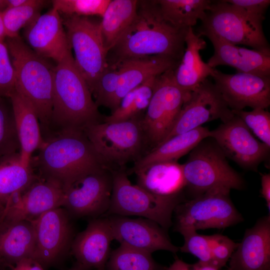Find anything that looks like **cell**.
<instances>
[{"label": "cell", "mask_w": 270, "mask_h": 270, "mask_svg": "<svg viewBox=\"0 0 270 270\" xmlns=\"http://www.w3.org/2000/svg\"><path fill=\"white\" fill-rule=\"evenodd\" d=\"M162 17L175 27L188 28L204 18L212 0H156Z\"/></svg>", "instance_id": "obj_31"}, {"label": "cell", "mask_w": 270, "mask_h": 270, "mask_svg": "<svg viewBox=\"0 0 270 270\" xmlns=\"http://www.w3.org/2000/svg\"><path fill=\"white\" fill-rule=\"evenodd\" d=\"M197 270H219L212 266L202 265L198 262L195 264Z\"/></svg>", "instance_id": "obj_48"}, {"label": "cell", "mask_w": 270, "mask_h": 270, "mask_svg": "<svg viewBox=\"0 0 270 270\" xmlns=\"http://www.w3.org/2000/svg\"><path fill=\"white\" fill-rule=\"evenodd\" d=\"M2 12H0V40H4L6 38V35L3 24Z\"/></svg>", "instance_id": "obj_47"}, {"label": "cell", "mask_w": 270, "mask_h": 270, "mask_svg": "<svg viewBox=\"0 0 270 270\" xmlns=\"http://www.w3.org/2000/svg\"><path fill=\"white\" fill-rule=\"evenodd\" d=\"M157 76L148 79L128 92L112 114L104 116L103 122H120L142 118L152 97Z\"/></svg>", "instance_id": "obj_32"}, {"label": "cell", "mask_w": 270, "mask_h": 270, "mask_svg": "<svg viewBox=\"0 0 270 270\" xmlns=\"http://www.w3.org/2000/svg\"><path fill=\"white\" fill-rule=\"evenodd\" d=\"M270 270V216L246 230L229 260L228 270Z\"/></svg>", "instance_id": "obj_21"}, {"label": "cell", "mask_w": 270, "mask_h": 270, "mask_svg": "<svg viewBox=\"0 0 270 270\" xmlns=\"http://www.w3.org/2000/svg\"><path fill=\"white\" fill-rule=\"evenodd\" d=\"M230 190L215 187L188 200L182 201L175 208L174 230L184 231L222 229L244 220L233 204Z\"/></svg>", "instance_id": "obj_7"}, {"label": "cell", "mask_w": 270, "mask_h": 270, "mask_svg": "<svg viewBox=\"0 0 270 270\" xmlns=\"http://www.w3.org/2000/svg\"><path fill=\"white\" fill-rule=\"evenodd\" d=\"M188 28L185 38L186 48L182 59L174 70V81L186 93L190 94L208 76L214 69L202 59L200 51L206 46L205 40Z\"/></svg>", "instance_id": "obj_24"}, {"label": "cell", "mask_w": 270, "mask_h": 270, "mask_svg": "<svg viewBox=\"0 0 270 270\" xmlns=\"http://www.w3.org/2000/svg\"><path fill=\"white\" fill-rule=\"evenodd\" d=\"M64 194L60 184L39 177L25 192L12 198L0 213V222L34 220L62 206Z\"/></svg>", "instance_id": "obj_18"}, {"label": "cell", "mask_w": 270, "mask_h": 270, "mask_svg": "<svg viewBox=\"0 0 270 270\" xmlns=\"http://www.w3.org/2000/svg\"><path fill=\"white\" fill-rule=\"evenodd\" d=\"M227 2L236 6L250 16L264 20V14L268 8L269 0H225Z\"/></svg>", "instance_id": "obj_42"}, {"label": "cell", "mask_w": 270, "mask_h": 270, "mask_svg": "<svg viewBox=\"0 0 270 270\" xmlns=\"http://www.w3.org/2000/svg\"><path fill=\"white\" fill-rule=\"evenodd\" d=\"M6 8V0H0V12L4 11Z\"/></svg>", "instance_id": "obj_50"}, {"label": "cell", "mask_w": 270, "mask_h": 270, "mask_svg": "<svg viewBox=\"0 0 270 270\" xmlns=\"http://www.w3.org/2000/svg\"><path fill=\"white\" fill-rule=\"evenodd\" d=\"M6 8L24 6L38 3L40 0H6Z\"/></svg>", "instance_id": "obj_46"}, {"label": "cell", "mask_w": 270, "mask_h": 270, "mask_svg": "<svg viewBox=\"0 0 270 270\" xmlns=\"http://www.w3.org/2000/svg\"><path fill=\"white\" fill-rule=\"evenodd\" d=\"M1 262H2V260H1L0 257V264Z\"/></svg>", "instance_id": "obj_51"}, {"label": "cell", "mask_w": 270, "mask_h": 270, "mask_svg": "<svg viewBox=\"0 0 270 270\" xmlns=\"http://www.w3.org/2000/svg\"><path fill=\"white\" fill-rule=\"evenodd\" d=\"M72 218L62 206L32 220L36 234L33 258L44 268L54 264L70 251L74 238Z\"/></svg>", "instance_id": "obj_13"}, {"label": "cell", "mask_w": 270, "mask_h": 270, "mask_svg": "<svg viewBox=\"0 0 270 270\" xmlns=\"http://www.w3.org/2000/svg\"><path fill=\"white\" fill-rule=\"evenodd\" d=\"M186 186L194 196L215 187L242 190V177L228 164L226 157L211 138L202 140L190 152L182 164Z\"/></svg>", "instance_id": "obj_6"}, {"label": "cell", "mask_w": 270, "mask_h": 270, "mask_svg": "<svg viewBox=\"0 0 270 270\" xmlns=\"http://www.w3.org/2000/svg\"><path fill=\"white\" fill-rule=\"evenodd\" d=\"M210 138L216 142L226 158L248 170L256 172L259 164L269 154L270 147L257 140L234 114L216 128L210 130Z\"/></svg>", "instance_id": "obj_14"}, {"label": "cell", "mask_w": 270, "mask_h": 270, "mask_svg": "<svg viewBox=\"0 0 270 270\" xmlns=\"http://www.w3.org/2000/svg\"><path fill=\"white\" fill-rule=\"evenodd\" d=\"M184 242L179 248L182 252L189 253L197 257L198 264L211 266V246L210 235H202L196 231H184L180 233Z\"/></svg>", "instance_id": "obj_38"}, {"label": "cell", "mask_w": 270, "mask_h": 270, "mask_svg": "<svg viewBox=\"0 0 270 270\" xmlns=\"http://www.w3.org/2000/svg\"><path fill=\"white\" fill-rule=\"evenodd\" d=\"M110 0H53L52 8L64 16H103Z\"/></svg>", "instance_id": "obj_36"}, {"label": "cell", "mask_w": 270, "mask_h": 270, "mask_svg": "<svg viewBox=\"0 0 270 270\" xmlns=\"http://www.w3.org/2000/svg\"><path fill=\"white\" fill-rule=\"evenodd\" d=\"M180 62L170 58L154 56L125 60L110 65L118 69L119 80L116 90L108 108L112 112L128 92L151 78L175 70Z\"/></svg>", "instance_id": "obj_22"}, {"label": "cell", "mask_w": 270, "mask_h": 270, "mask_svg": "<svg viewBox=\"0 0 270 270\" xmlns=\"http://www.w3.org/2000/svg\"><path fill=\"white\" fill-rule=\"evenodd\" d=\"M261 195L266 201V206L270 211V174H264L261 175Z\"/></svg>", "instance_id": "obj_44"}, {"label": "cell", "mask_w": 270, "mask_h": 270, "mask_svg": "<svg viewBox=\"0 0 270 270\" xmlns=\"http://www.w3.org/2000/svg\"><path fill=\"white\" fill-rule=\"evenodd\" d=\"M214 83L232 110L267 108L270 105V76L238 72L227 74L214 69Z\"/></svg>", "instance_id": "obj_16"}, {"label": "cell", "mask_w": 270, "mask_h": 270, "mask_svg": "<svg viewBox=\"0 0 270 270\" xmlns=\"http://www.w3.org/2000/svg\"><path fill=\"white\" fill-rule=\"evenodd\" d=\"M214 48L206 64L214 68L218 66L235 68L238 72L270 76V52L248 49L232 44L211 34H205Z\"/></svg>", "instance_id": "obj_23"}, {"label": "cell", "mask_w": 270, "mask_h": 270, "mask_svg": "<svg viewBox=\"0 0 270 270\" xmlns=\"http://www.w3.org/2000/svg\"><path fill=\"white\" fill-rule=\"evenodd\" d=\"M112 189L110 206L105 215L135 216L154 222L166 230L172 224L176 206L183 200L182 194L162 196L132 184L125 168L111 169Z\"/></svg>", "instance_id": "obj_5"}, {"label": "cell", "mask_w": 270, "mask_h": 270, "mask_svg": "<svg viewBox=\"0 0 270 270\" xmlns=\"http://www.w3.org/2000/svg\"><path fill=\"white\" fill-rule=\"evenodd\" d=\"M233 114L214 82L207 78L190 92L174 126L164 142L207 122L218 119L224 122Z\"/></svg>", "instance_id": "obj_15"}, {"label": "cell", "mask_w": 270, "mask_h": 270, "mask_svg": "<svg viewBox=\"0 0 270 270\" xmlns=\"http://www.w3.org/2000/svg\"><path fill=\"white\" fill-rule=\"evenodd\" d=\"M211 246V266L218 270L226 266L238 243L220 234L210 235Z\"/></svg>", "instance_id": "obj_40"}, {"label": "cell", "mask_w": 270, "mask_h": 270, "mask_svg": "<svg viewBox=\"0 0 270 270\" xmlns=\"http://www.w3.org/2000/svg\"><path fill=\"white\" fill-rule=\"evenodd\" d=\"M20 144L10 98L0 96V158L19 152Z\"/></svg>", "instance_id": "obj_35"}, {"label": "cell", "mask_w": 270, "mask_h": 270, "mask_svg": "<svg viewBox=\"0 0 270 270\" xmlns=\"http://www.w3.org/2000/svg\"><path fill=\"white\" fill-rule=\"evenodd\" d=\"M142 118L120 122H103L88 126L84 132L110 168H124L128 162H135L140 158L146 146Z\"/></svg>", "instance_id": "obj_8"}, {"label": "cell", "mask_w": 270, "mask_h": 270, "mask_svg": "<svg viewBox=\"0 0 270 270\" xmlns=\"http://www.w3.org/2000/svg\"><path fill=\"white\" fill-rule=\"evenodd\" d=\"M6 39L14 72L15 90L34 108L45 140L52 136L54 66L36 53L20 36Z\"/></svg>", "instance_id": "obj_4"}, {"label": "cell", "mask_w": 270, "mask_h": 270, "mask_svg": "<svg viewBox=\"0 0 270 270\" xmlns=\"http://www.w3.org/2000/svg\"><path fill=\"white\" fill-rule=\"evenodd\" d=\"M188 28L175 27L166 21L156 0H138L133 21L108 54H112L108 64L154 56L180 61Z\"/></svg>", "instance_id": "obj_1"}, {"label": "cell", "mask_w": 270, "mask_h": 270, "mask_svg": "<svg viewBox=\"0 0 270 270\" xmlns=\"http://www.w3.org/2000/svg\"><path fill=\"white\" fill-rule=\"evenodd\" d=\"M38 150L37 156L31 160L32 166L38 170L40 178L57 182L64 190L88 174L110 168L80 130L56 134L45 140Z\"/></svg>", "instance_id": "obj_2"}, {"label": "cell", "mask_w": 270, "mask_h": 270, "mask_svg": "<svg viewBox=\"0 0 270 270\" xmlns=\"http://www.w3.org/2000/svg\"><path fill=\"white\" fill-rule=\"evenodd\" d=\"M174 70L156 77L152 97L141 120L146 144L151 150L169 134L190 94L182 91L176 84Z\"/></svg>", "instance_id": "obj_11"}, {"label": "cell", "mask_w": 270, "mask_h": 270, "mask_svg": "<svg viewBox=\"0 0 270 270\" xmlns=\"http://www.w3.org/2000/svg\"><path fill=\"white\" fill-rule=\"evenodd\" d=\"M112 240L108 218H93L84 230L74 236L70 252L76 263L86 270H104Z\"/></svg>", "instance_id": "obj_20"}, {"label": "cell", "mask_w": 270, "mask_h": 270, "mask_svg": "<svg viewBox=\"0 0 270 270\" xmlns=\"http://www.w3.org/2000/svg\"><path fill=\"white\" fill-rule=\"evenodd\" d=\"M210 130L200 126L188 132L176 135L150 150L134 162V166L128 172L134 171L160 162H177L190 152L204 139L210 137Z\"/></svg>", "instance_id": "obj_28"}, {"label": "cell", "mask_w": 270, "mask_h": 270, "mask_svg": "<svg viewBox=\"0 0 270 270\" xmlns=\"http://www.w3.org/2000/svg\"><path fill=\"white\" fill-rule=\"evenodd\" d=\"M136 185L146 191L162 196L182 194L186 186L182 164L160 162L137 170Z\"/></svg>", "instance_id": "obj_25"}, {"label": "cell", "mask_w": 270, "mask_h": 270, "mask_svg": "<svg viewBox=\"0 0 270 270\" xmlns=\"http://www.w3.org/2000/svg\"><path fill=\"white\" fill-rule=\"evenodd\" d=\"M12 270H44V268L33 258H26L18 262Z\"/></svg>", "instance_id": "obj_43"}, {"label": "cell", "mask_w": 270, "mask_h": 270, "mask_svg": "<svg viewBox=\"0 0 270 270\" xmlns=\"http://www.w3.org/2000/svg\"><path fill=\"white\" fill-rule=\"evenodd\" d=\"M62 21L74 62L92 92L108 67L100 32V22L86 16H64Z\"/></svg>", "instance_id": "obj_10"}, {"label": "cell", "mask_w": 270, "mask_h": 270, "mask_svg": "<svg viewBox=\"0 0 270 270\" xmlns=\"http://www.w3.org/2000/svg\"><path fill=\"white\" fill-rule=\"evenodd\" d=\"M69 270H86L84 268H83L82 266L79 264L78 263H76V264L72 266V268H70Z\"/></svg>", "instance_id": "obj_49"}, {"label": "cell", "mask_w": 270, "mask_h": 270, "mask_svg": "<svg viewBox=\"0 0 270 270\" xmlns=\"http://www.w3.org/2000/svg\"><path fill=\"white\" fill-rule=\"evenodd\" d=\"M232 110L262 142L270 147V113L268 111L262 108H254L250 112L243 110Z\"/></svg>", "instance_id": "obj_37"}, {"label": "cell", "mask_w": 270, "mask_h": 270, "mask_svg": "<svg viewBox=\"0 0 270 270\" xmlns=\"http://www.w3.org/2000/svg\"></svg>", "instance_id": "obj_52"}, {"label": "cell", "mask_w": 270, "mask_h": 270, "mask_svg": "<svg viewBox=\"0 0 270 270\" xmlns=\"http://www.w3.org/2000/svg\"><path fill=\"white\" fill-rule=\"evenodd\" d=\"M36 234L32 221L0 222V257L16 264L26 258H33Z\"/></svg>", "instance_id": "obj_27"}, {"label": "cell", "mask_w": 270, "mask_h": 270, "mask_svg": "<svg viewBox=\"0 0 270 270\" xmlns=\"http://www.w3.org/2000/svg\"><path fill=\"white\" fill-rule=\"evenodd\" d=\"M15 90L14 69L5 40H0V96L9 97Z\"/></svg>", "instance_id": "obj_41"}, {"label": "cell", "mask_w": 270, "mask_h": 270, "mask_svg": "<svg viewBox=\"0 0 270 270\" xmlns=\"http://www.w3.org/2000/svg\"><path fill=\"white\" fill-rule=\"evenodd\" d=\"M138 1L110 0L100 21L102 39L108 54L133 21Z\"/></svg>", "instance_id": "obj_30"}, {"label": "cell", "mask_w": 270, "mask_h": 270, "mask_svg": "<svg viewBox=\"0 0 270 270\" xmlns=\"http://www.w3.org/2000/svg\"><path fill=\"white\" fill-rule=\"evenodd\" d=\"M50 3L51 0H40L34 4L6 8L2 16L6 38L18 36L20 30L36 21L41 15L42 10Z\"/></svg>", "instance_id": "obj_34"}, {"label": "cell", "mask_w": 270, "mask_h": 270, "mask_svg": "<svg viewBox=\"0 0 270 270\" xmlns=\"http://www.w3.org/2000/svg\"><path fill=\"white\" fill-rule=\"evenodd\" d=\"M162 270H197V269L195 264H189L176 258L172 264L168 267L164 268Z\"/></svg>", "instance_id": "obj_45"}, {"label": "cell", "mask_w": 270, "mask_h": 270, "mask_svg": "<svg viewBox=\"0 0 270 270\" xmlns=\"http://www.w3.org/2000/svg\"><path fill=\"white\" fill-rule=\"evenodd\" d=\"M198 28V34H214L234 45L241 44L254 50L270 52L262 28V22L225 0H212Z\"/></svg>", "instance_id": "obj_9"}, {"label": "cell", "mask_w": 270, "mask_h": 270, "mask_svg": "<svg viewBox=\"0 0 270 270\" xmlns=\"http://www.w3.org/2000/svg\"><path fill=\"white\" fill-rule=\"evenodd\" d=\"M114 240L120 244L152 254L160 250L176 253L179 248L172 242L166 230L150 220L124 216H106Z\"/></svg>", "instance_id": "obj_17"}, {"label": "cell", "mask_w": 270, "mask_h": 270, "mask_svg": "<svg viewBox=\"0 0 270 270\" xmlns=\"http://www.w3.org/2000/svg\"><path fill=\"white\" fill-rule=\"evenodd\" d=\"M14 111L23 162L30 165L33 152L44 144L40 124L32 104L14 90L9 96Z\"/></svg>", "instance_id": "obj_26"}, {"label": "cell", "mask_w": 270, "mask_h": 270, "mask_svg": "<svg viewBox=\"0 0 270 270\" xmlns=\"http://www.w3.org/2000/svg\"><path fill=\"white\" fill-rule=\"evenodd\" d=\"M24 35L36 53L56 64L71 52L62 17L52 8L25 28Z\"/></svg>", "instance_id": "obj_19"}, {"label": "cell", "mask_w": 270, "mask_h": 270, "mask_svg": "<svg viewBox=\"0 0 270 270\" xmlns=\"http://www.w3.org/2000/svg\"><path fill=\"white\" fill-rule=\"evenodd\" d=\"M39 176L19 152L0 158V213L11 198L25 192Z\"/></svg>", "instance_id": "obj_29"}, {"label": "cell", "mask_w": 270, "mask_h": 270, "mask_svg": "<svg viewBox=\"0 0 270 270\" xmlns=\"http://www.w3.org/2000/svg\"><path fill=\"white\" fill-rule=\"evenodd\" d=\"M152 254L120 244L110 254L104 270H162Z\"/></svg>", "instance_id": "obj_33"}, {"label": "cell", "mask_w": 270, "mask_h": 270, "mask_svg": "<svg viewBox=\"0 0 270 270\" xmlns=\"http://www.w3.org/2000/svg\"><path fill=\"white\" fill-rule=\"evenodd\" d=\"M111 168L88 174L64 190L62 206L72 218H98L108 210L112 189Z\"/></svg>", "instance_id": "obj_12"}, {"label": "cell", "mask_w": 270, "mask_h": 270, "mask_svg": "<svg viewBox=\"0 0 270 270\" xmlns=\"http://www.w3.org/2000/svg\"><path fill=\"white\" fill-rule=\"evenodd\" d=\"M118 80V69L116 66L109 65L98 78L92 92L98 107L103 106L108 108L116 90Z\"/></svg>", "instance_id": "obj_39"}, {"label": "cell", "mask_w": 270, "mask_h": 270, "mask_svg": "<svg viewBox=\"0 0 270 270\" xmlns=\"http://www.w3.org/2000/svg\"><path fill=\"white\" fill-rule=\"evenodd\" d=\"M104 117L70 52L54 68L51 136L68 130H84Z\"/></svg>", "instance_id": "obj_3"}]
</instances>
